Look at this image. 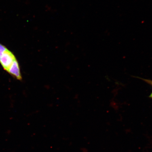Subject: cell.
<instances>
[{
	"instance_id": "cell-1",
	"label": "cell",
	"mask_w": 152,
	"mask_h": 152,
	"mask_svg": "<svg viewBox=\"0 0 152 152\" xmlns=\"http://www.w3.org/2000/svg\"><path fill=\"white\" fill-rule=\"evenodd\" d=\"M18 62L13 53L0 43V64L4 69L8 72L12 66Z\"/></svg>"
},
{
	"instance_id": "cell-2",
	"label": "cell",
	"mask_w": 152,
	"mask_h": 152,
	"mask_svg": "<svg viewBox=\"0 0 152 152\" xmlns=\"http://www.w3.org/2000/svg\"><path fill=\"white\" fill-rule=\"evenodd\" d=\"M142 80L144 81L145 82L148 83V84H150V85L152 86V80H150L144 79H142L141 78Z\"/></svg>"
},
{
	"instance_id": "cell-3",
	"label": "cell",
	"mask_w": 152,
	"mask_h": 152,
	"mask_svg": "<svg viewBox=\"0 0 152 152\" xmlns=\"http://www.w3.org/2000/svg\"><path fill=\"white\" fill-rule=\"evenodd\" d=\"M149 97H150V98H152V93H151V94L150 95Z\"/></svg>"
}]
</instances>
